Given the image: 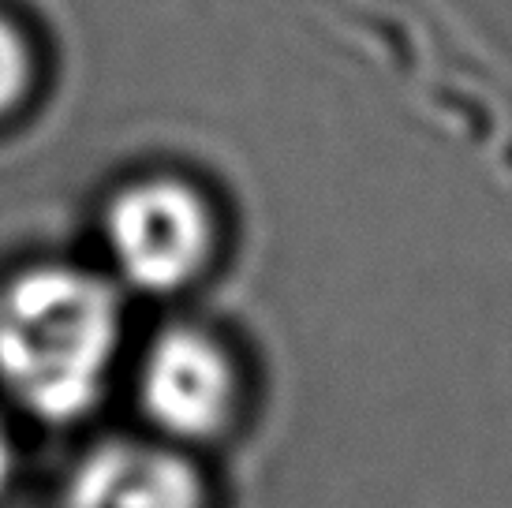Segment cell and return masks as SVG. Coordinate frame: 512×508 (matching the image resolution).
Wrapping results in <instances>:
<instances>
[{"label":"cell","instance_id":"cell-1","mask_svg":"<svg viewBox=\"0 0 512 508\" xmlns=\"http://www.w3.org/2000/svg\"><path fill=\"white\" fill-rule=\"evenodd\" d=\"M113 284L79 266H30L0 288V385L45 423L98 408L120 352Z\"/></svg>","mask_w":512,"mask_h":508},{"label":"cell","instance_id":"cell-2","mask_svg":"<svg viewBox=\"0 0 512 508\" xmlns=\"http://www.w3.org/2000/svg\"><path fill=\"white\" fill-rule=\"evenodd\" d=\"M105 247L116 273L154 296L199 281L214 258V213L206 198L176 176L128 184L105 210Z\"/></svg>","mask_w":512,"mask_h":508},{"label":"cell","instance_id":"cell-3","mask_svg":"<svg viewBox=\"0 0 512 508\" xmlns=\"http://www.w3.org/2000/svg\"><path fill=\"white\" fill-rule=\"evenodd\" d=\"M240 396L236 363L199 325H169L146 348L139 404L146 419L180 441H206L232 423Z\"/></svg>","mask_w":512,"mask_h":508},{"label":"cell","instance_id":"cell-4","mask_svg":"<svg viewBox=\"0 0 512 508\" xmlns=\"http://www.w3.org/2000/svg\"><path fill=\"white\" fill-rule=\"evenodd\" d=\"M68 508H202V479L180 452L105 441L75 467Z\"/></svg>","mask_w":512,"mask_h":508},{"label":"cell","instance_id":"cell-5","mask_svg":"<svg viewBox=\"0 0 512 508\" xmlns=\"http://www.w3.org/2000/svg\"><path fill=\"white\" fill-rule=\"evenodd\" d=\"M30 83H34V53L23 30L0 15V120L27 101Z\"/></svg>","mask_w":512,"mask_h":508},{"label":"cell","instance_id":"cell-6","mask_svg":"<svg viewBox=\"0 0 512 508\" xmlns=\"http://www.w3.org/2000/svg\"><path fill=\"white\" fill-rule=\"evenodd\" d=\"M12 464H15V452H12V438H8V430L0 423V497L8 490V479H12Z\"/></svg>","mask_w":512,"mask_h":508}]
</instances>
